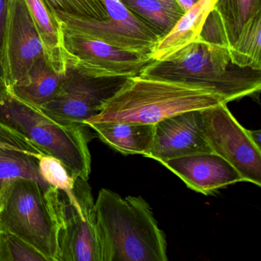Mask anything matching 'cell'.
I'll return each mask as SVG.
<instances>
[{
  "label": "cell",
  "mask_w": 261,
  "mask_h": 261,
  "mask_svg": "<svg viewBox=\"0 0 261 261\" xmlns=\"http://www.w3.org/2000/svg\"><path fill=\"white\" fill-rule=\"evenodd\" d=\"M100 261H167L166 234L140 196L102 189L95 201Z\"/></svg>",
  "instance_id": "cell-1"
},
{
  "label": "cell",
  "mask_w": 261,
  "mask_h": 261,
  "mask_svg": "<svg viewBox=\"0 0 261 261\" xmlns=\"http://www.w3.org/2000/svg\"><path fill=\"white\" fill-rule=\"evenodd\" d=\"M0 261H48L31 244L14 233L0 230Z\"/></svg>",
  "instance_id": "cell-22"
},
{
  "label": "cell",
  "mask_w": 261,
  "mask_h": 261,
  "mask_svg": "<svg viewBox=\"0 0 261 261\" xmlns=\"http://www.w3.org/2000/svg\"><path fill=\"white\" fill-rule=\"evenodd\" d=\"M247 134H248L249 137H250V140H252L253 143L257 146L258 148L261 149L260 143H261V132L260 130H248L247 129Z\"/></svg>",
  "instance_id": "cell-27"
},
{
  "label": "cell",
  "mask_w": 261,
  "mask_h": 261,
  "mask_svg": "<svg viewBox=\"0 0 261 261\" xmlns=\"http://www.w3.org/2000/svg\"><path fill=\"white\" fill-rule=\"evenodd\" d=\"M68 65L83 74L101 79H126L140 75L152 59L97 39L64 34Z\"/></svg>",
  "instance_id": "cell-10"
},
{
  "label": "cell",
  "mask_w": 261,
  "mask_h": 261,
  "mask_svg": "<svg viewBox=\"0 0 261 261\" xmlns=\"http://www.w3.org/2000/svg\"><path fill=\"white\" fill-rule=\"evenodd\" d=\"M125 80L91 77L68 65L60 89L40 109L59 123L85 125L101 112Z\"/></svg>",
  "instance_id": "cell-9"
},
{
  "label": "cell",
  "mask_w": 261,
  "mask_h": 261,
  "mask_svg": "<svg viewBox=\"0 0 261 261\" xmlns=\"http://www.w3.org/2000/svg\"><path fill=\"white\" fill-rule=\"evenodd\" d=\"M1 201H2V198H1V195H0V208H1Z\"/></svg>",
  "instance_id": "cell-30"
},
{
  "label": "cell",
  "mask_w": 261,
  "mask_h": 261,
  "mask_svg": "<svg viewBox=\"0 0 261 261\" xmlns=\"http://www.w3.org/2000/svg\"><path fill=\"white\" fill-rule=\"evenodd\" d=\"M0 84H1V82H0Z\"/></svg>",
  "instance_id": "cell-31"
},
{
  "label": "cell",
  "mask_w": 261,
  "mask_h": 261,
  "mask_svg": "<svg viewBox=\"0 0 261 261\" xmlns=\"http://www.w3.org/2000/svg\"><path fill=\"white\" fill-rule=\"evenodd\" d=\"M57 261H100L95 202L88 180L77 177L68 190L53 188Z\"/></svg>",
  "instance_id": "cell-6"
},
{
  "label": "cell",
  "mask_w": 261,
  "mask_h": 261,
  "mask_svg": "<svg viewBox=\"0 0 261 261\" xmlns=\"http://www.w3.org/2000/svg\"><path fill=\"white\" fill-rule=\"evenodd\" d=\"M218 0H197L181 15L172 30L161 38L151 51V59L165 61L199 39L203 25Z\"/></svg>",
  "instance_id": "cell-15"
},
{
  "label": "cell",
  "mask_w": 261,
  "mask_h": 261,
  "mask_svg": "<svg viewBox=\"0 0 261 261\" xmlns=\"http://www.w3.org/2000/svg\"><path fill=\"white\" fill-rule=\"evenodd\" d=\"M175 1H176L178 7L185 13V12L189 10L196 3L197 0H175Z\"/></svg>",
  "instance_id": "cell-28"
},
{
  "label": "cell",
  "mask_w": 261,
  "mask_h": 261,
  "mask_svg": "<svg viewBox=\"0 0 261 261\" xmlns=\"http://www.w3.org/2000/svg\"><path fill=\"white\" fill-rule=\"evenodd\" d=\"M202 110L186 111L155 124L147 158L160 163L194 154L212 152L202 133Z\"/></svg>",
  "instance_id": "cell-12"
},
{
  "label": "cell",
  "mask_w": 261,
  "mask_h": 261,
  "mask_svg": "<svg viewBox=\"0 0 261 261\" xmlns=\"http://www.w3.org/2000/svg\"><path fill=\"white\" fill-rule=\"evenodd\" d=\"M9 5H10V0H0V55H1L3 35H4L6 21H7ZM0 82H1V68H0Z\"/></svg>",
  "instance_id": "cell-26"
},
{
  "label": "cell",
  "mask_w": 261,
  "mask_h": 261,
  "mask_svg": "<svg viewBox=\"0 0 261 261\" xmlns=\"http://www.w3.org/2000/svg\"><path fill=\"white\" fill-rule=\"evenodd\" d=\"M215 8L221 15L231 45L244 25L261 14V0H218Z\"/></svg>",
  "instance_id": "cell-20"
},
{
  "label": "cell",
  "mask_w": 261,
  "mask_h": 261,
  "mask_svg": "<svg viewBox=\"0 0 261 261\" xmlns=\"http://www.w3.org/2000/svg\"><path fill=\"white\" fill-rule=\"evenodd\" d=\"M202 133L212 152L228 162L244 181L261 186V149L232 115L227 103L202 110Z\"/></svg>",
  "instance_id": "cell-8"
},
{
  "label": "cell",
  "mask_w": 261,
  "mask_h": 261,
  "mask_svg": "<svg viewBox=\"0 0 261 261\" xmlns=\"http://www.w3.org/2000/svg\"><path fill=\"white\" fill-rule=\"evenodd\" d=\"M47 59L59 69L66 71L64 33L54 10L45 0H25Z\"/></svg>",
  "instance_id": "cell-18"
},
{
  "label": "cell",
  "mask_w": 261,
  "mask_h": 261,
  "mask_svg": "<svg viewBox=\"0 0 261 261\" xmlns=\"http://www.w3.org/2000/svg\"><path fill=\"white\" fill-rule=\"evenodd\" d=\"M102 142L124 155L141 154L148 157L153 142L155 124L100 122L87 124Z\"/></svg>",
  "instance_id": "cell-17"
},
{
  "label": "cell",
  "mask_w": 261,
  "mask_h": 261,
  "mask_svg": "<svg viewBox=\"0 0 261 261\" xmlns=\"http://www.w3.org/2000/svg\"><path fill=\"white\" fill-rule=\"evenodd\" d=\"M159 1L163 3V4L167 5L168 7L173 9V10H176V11L182 12V13H184V12L181 10V9L178 7V5L177 4L176 1H175V0H159Z\"/></svg>",
  "instance_id": "cell-29"
},
{
  "label": "cell",
  "mask_w": 261,
  "mask_h": 261,
  "mask_svg": "<svg viewBox=\"0 0 261 261\" xmlns=\"http://www.w3.org/2000/svg\"><path fill=\"white\" fill-rule=\"evenodd\" d=\"M0 122L59 160L72 175L88 180L91 157L87 125L64 124L37 107L22 101L0 84Z\"/></svg>",
  "instance_id": "cell-4"
},
{
  "label": "cell",
  "mask_w": 261,
  "mask_h": 261,
  "mask_svg": "<svg viewBox=\"0 0 261 261\" xmlns=\"http://www.w3.org/2000/svg\"><path fill=\"white\" fill-rule=\"evenodd\" d=\"M261 14L243 27L229 48L232 62L240 68L261 71Z\"/></svg>",
  "instance_id": "cell-19"
},
{
  "label": "cell",
  "mask_w": 261,
  "mask_h": 261,
  "mask_svg": "<svg viewBox=\"0 0 261 261\" xmlns=\"http://www.w3.org/2000/svg\"><path fill=\"white\" fill-rule=\"evenodd\" d=\"M140 19L162 35L167 34L180 19L182 12L176 11L159 0H121Z\"/></svg>",
  "instance_id": "cell-21"
},
{
  "label": "cell",
  "mask_w": 261,
  "mask_h": 261,
  "mask_svg": "<svg viewBox=\"0 0 261 261\" xmlns=\"http://www.w3.org/2000/svg\"><path fill=\"white\" fill-rule=\"evenodd\" d=\"M140 75L199 87L218 94L226 103L261 88V71L237 66L228 47L201 39L167 60H152Z\"/></svg>",
  "instance_id": "cell-2"
},
{
  "label": "cell",
  "mask_w": 261,
  "mask_h": 261,
  "mask_svg": "<svg viewBox=\"0 0 261 261\" xmlns=\"http://www.w3.org/2000/svg\"><path fill=\"white\" fill-rule=\"evenodd\" d=\"M45 155L28 139L0 122V195L17 178L35 180L47 189L51 187L39 171V162Z\"/></svg>",
  "instance_id": "cell-14"
},
{
  "label": "cell",
  "mask_w": 261,
  "mask_h": 261,
  "mask_svg": "<svg viewBox=\"0 0 261 261\" xmlns=\"http://www.w3.org/2000/svg\"><path fill=\"white\" fill-rule=\"evenodd\" d=\"M39 171L48 184L60 190L71 189L77 178L59 160L48 155L41 159Z\"/></svg>",
  "instance_id": "cell-24"
},
{
  "label": "cell",
  "mask_w": 261,
  "mask_h": 261,
  "mask_svg": "<svg viewBox=\"0 0 261 261\" xmlns=\"http://www.w3.org/2000/svg\"><path fill=\"white\" fill-rule=\"evenodd\" d=\"M162 164L179 177L189 189L204 195L244 181L228 162L213 152L172 159Z\"/></svg>",
  "instance_id": "cell-13"
},
{
  "label": "cell",
  "mask_w": 261,
  "mask_h": 261,
  "mask_svg": "<svg viewBox=\"0 0 261 261\" xmlns=\"http://www.w3.org/2000/svg\"><path fill=\"white\" fill-rule=\"evenodd\" d=\"M199 39L211 43L225 45L230 48V42L224 22L216 9L214 8L209 13L203 25Z\"/></svg>",
  "instance_id": "cell-25"
},
{
  "label": "cell",
  "mask_w": 261,
  "mask_h": 261,
  "mask_svg": "<svg viewBox=\"0 0 261 261\" xmlns=\"http://www.w3.org/2000/svg\"><path fill=\"white\" fill-rule=\"evenodd\" d=\"M105 2L110 15L100 20L55 11L64 34L97 39L127 51L149 56L162 35L134 14L121 0Z\"/></svg>",
  "instance_id": "cell-7"
},
{
  "label": "cell",
  "mask_w": 261,
  "mask_h": 261,
  "mask_svg": "<svg viewBox=\"0 0 261 261\" xmlns=\"http://www.w3.org/2000/svg\"><path fill=\"white\" fill-rule=\"evenodd\" d=\"M54 11L88 19H105L110 13L105 0H45Z\"/></svg>",
  "instance_id": "cell-23"
},
{
  "label": "cell",
  "mask_w": 261,
  "mask_h": 261,
  "mask_svg": "<svg viewBox=\"0 0 261 261\" xmlns=\"http://www.w3.org/2000/svg\"><path fill=\"white\" fill-rule=\"evenodd\" d=\"M225 103L218 94L187 84L134 76L126 79L100 114L85 122L155 124L186 111Z\"/></svg>",
  "instance_id": "cell-3"
},
{
  "label": "cell",
  "mask_w": 261,
  "mask_h": 261,
  "mask_svg": "<svg viewBox=\"0 0 261 261\" xmlns=\"http://www.w3.org/2000/svg\"><path fill=\"white\" fill-rule=\"evenodd\" d=\"M43 54L25 0H10L0 55L1 84L13 86Z\"/></svg>",
  "instance_id": "cell-11"
},
{
  "label": "cell",
  "mask_w": 261,
  "mask_h": 261,
  "mask_svg": "<svg viewBox=\"0 0 261 261\" xmlns=\"http://www.w3.org/2000/svg\"><path fill=\"white\" fill-rule=\"evenodd\" d=\"M66 71L56 68L43 54L35 61L17 83L5 88L22 101L41 108L57 94Z\"/></svg>",
  "instance_id": "cell-16"
},
{
  "label": "cell",
  "mask_w": 261,
  "mask_h": 261,
  "mask_svg": "<svg viewBox=\"0 0 261 261\" xmlns=\"http://www.w3.org/2000/svg\"><path fill=\"white\" fill-rule=\"evenodd\" d=\"M53 188L47 189L35 180L17 178L3 192L0 208V230L17 235L48 261H57L58 253Z\"/></svg>",
  "instance_id": "cell-5"
}]
</instances>
